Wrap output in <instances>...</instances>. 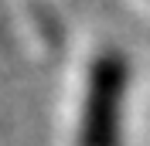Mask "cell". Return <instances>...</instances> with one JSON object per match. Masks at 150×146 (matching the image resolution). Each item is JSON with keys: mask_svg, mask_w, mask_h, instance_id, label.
<instances>
[{"mask_svg": "<svg viewBox=\"0 0 150 146\" xmlns=\"http://www.w3.org/2000/svg\"><path fill=\"white\" fill-rule=\"evenodd\" d=\"M123 95H126V61L123 55H103L92 65L79 146H120Z\"/></svg>", "mask_w": 150, "mask_h": 146, "instance_id": "1", "label": "cell"}]
</instances>
